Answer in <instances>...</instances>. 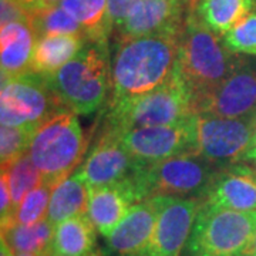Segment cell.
Here are the masks:
<instances>
[{"label":"cell","instance_id":"20","mask_svg":"<svg viewBox=\"0 0 256 256\" xmlns=\"http://www.w3.org/2000/svg\"><path fill=\"white\" fill-rule=\"evenodd\" d=\"M255 8L256 0H196L190 6L196 18L220 37L254 13Z\"/></svg>","mask_w":256,"mask_h":256},{"label":"cell","instance_id":"26","mask_svg":"<svg viewBox=\"0 0 256 256\" xmlns=\"http://www.w3.org/2000/svg\"><path fill=\"white\" fill-rule=\"evenodd\" d=\"M28 23L34 30L37 38L57 34H78L84 37L82 26L60 4L38 10L32 14Z\"/></svg>","mask_w":256,"mask_h":256},{"label":"cell","instance_id":"23","mask_svg":"<svg viewBox=\"0 0 256 256\" xmlns=\"http://www.w3.org/2000/svg\"><path fill=\"white\" fill-rule=\"evenodd\" d=\"M97 228L90 216L77 215L56 225L53 255L52 256H86L94 252Z\"/></svg>","mask_w":256,"mask_h":256},{"label":"cell","instance_id":"2","mask_svg":"<svg viewBox=\"0 0 256 256\" xmlns=\"http://www.w3.org/2000/svg\"><path fill=\"white\" fill-rule=\"evenodd\" d=\"M240 58L242 56L232 53L224 38L188 9L180 37L176 70L194 94L195 102L220 86L235 70Z\"/></svg>","mask_w":256,"mask_h":256},{"label":"cell","instance_id":"5","mask_svg":"<svg viewBox=\"0 0 256 256\" xmlns=\"http://www.w3.org/2000/svg\"><path fill=\"white\" fill-rule=\"evenodd\" d=\"M87 151V138L77 114L62 108L33 131L28 156L40 171L43 184L56 188L78 170Z\"/></svg>","mask_w":256,"mask_h":256},{"label":"cell","instance_id":"32","mask_svg":"<svg viewBox=\"0 0 256 256\" xmlns=\"http://www.w3.org/2000/svg\"><path fill=\"white\" fill-rule=\"evenodd\" d=\"M0 222H2V228L9 225L12 215L14 212V205L12 200V194H10L9 181L4 172H2V180H0Z\"/></svg>","mask_w":256,"mask_h":256},{"label":"cell","instance_id":"8","mask_svg":"<svg viewBox=\"0 0 256 256\" xmlns=\"http://www.w3.org/2000/svg\"><path fill=\"white\" fill-rule=\"evenodd\" d=\"M66 108L44 76L28 73L2 78V126L36 130L47 118Z\"/></svg>","mask_w":256,"mask_h":256},{"label":"cell","instance_id":"15","mask_svg":"<svg viewBox=\"0 0 256 256\" xmlns=\"http://www.w3.org/2000/svg\"><path fill=\"white\" fill-rule=\"evenodd\" d=\"M201 201L225 210L256 212V168L240 162L220 166Z\"/></svg>","mask_w":256,"mask_h":256},{"label":"cell","instance_id":"31","mask_svg":"<svg viewBox=\"0 0 256 256\" xmlns=\"http://www.w3.org/2000/svg\"><path fill=\"white\" fill-rule=\"evenodd\" d=\"M140 0H107L108 6V14H110L111 23L114 28V33L121 28V24L126 22L131 10L136 8ZM112 33V34H114Z\"/></svg>","mask_w":256,"mask_h":256},{"label":"cell","instance_id":"14","mask_svg":"<svg viewBox=\"0 0 256 256\" xmlns=\"http://www.w3.org/2000/svg\"><path fill=\"white\" fill-rule=\"evenodd\" d=\"M188 9L185 0H140L112 34L114 40L117 43L168 30H181Z\"/></svg>","mask_w":256,"mask_h":256},{"label":"cell","instance_id":"18","mask_svg":"<svg viewBox=\"0 0 256 256\" xmlns=\"http://www.w3.org/2000/svg\"><path fill=\"white\" fill-rule=\"evenodd\" d=\"M37 36L30 23L13 22L0 32V72L2 78L18 77L32 72V60Z\"/></svg>","mask_w":256,"mask_h":256},{"label":"cell","instance_id":"30","mask_svg":"<svg viewBox=\"0 0 256 256\" xmlns=\"http://www.w3.org/2000/svg\"><path fill=\"white\" fill-rule=\"evenodd\" d=\"M0 20L2 26L13 22H28V12L22 0H0Z\"/></svg>","mask_w":256,"mask_h":256},{"label":"cell","instance_id":"6","mask_svg":"<svg viewBox=\"0 0 256 256\" xmlns=\"http://www.w3.org/2000/svg\"><path fill=\"white\" fill-rule=\"evenodd\" d=\"M220 166L190 151L156 162H140L131 180L140 202L156 196L204 198Z\"/></svg>","mask_w":256,"mask_h":256},{"label":"cell","instance_id":"7","mask_svg":"<svg viewBox=\"0 0 256 256\" xmlns=\"http://www.w3.org/2000/svg\"><path fill=\"white\" fill-rule=\"evenodd\" d=\"M256 228V212L218 208L202 202L186 250L190 256H245Z\"/></svg>","mask_w":256,"mask_h":256},{"label":"cell","instance_id":"10","mask_svg":"<svg viewBox=\"0 0 256 256\" xmlns=\"http://www.w3.org/2000/svg\"><path fill=\"white\" fill-rule=\"evenodd\" d=\"M120 138L128 152L146 164L196 151V116L170 126L136 128Z\"/></svg>","mask_w":256,"mask_h":256},{"label":"cell","instance_id":"35","mask_svg":"<svg viewBox=\"0 0 256 256\" xmlns=\"http://www.w3.org/2000/svg\"><path fill=\"white\" fill-rule=\"evenodd\" d=\"M245 256H256V228L255 234H254V239H252V244H250V246L248 249V252L245 254Z\"/></svg>","mask_w":256,"mask_h":256},{"label":"cell","instance_id":"19","mask_svg":"<svg viewBox=\"0 0 256 256\" xmlns=\"http://www.w3.org/2000/svg\"><path fill=\"white\" fill-rule=\"evenodd\" d=\"M87 40L78 34H57L37 38L32 73L52 76L82 52Z\"/></svg>","mask_w":256,"mask_h":256},{"label":"cell","instance_id":"12","mask_svg":"<svg viewBox=\"0 0 256 256\" xmlns=\"http://www.w3.org/2000/svg\"><path fill=\"white\" fill-rule=\"evenodd\" d=\"M158 220L142 256H180L191 238L201 198L156 196Z\"/></svg>","mask_w":256,"mask_h":256},{"label":"cell","instance_id":"37","mask_svg":"<svg viewBox=\"0 0 256 256\" xmlns=\"http://www.w3.org/2000/svg\"><path fill=\"white\" fill-rule=\"evenodd\" d=\"M246 161H250V162H254V164H255V168H256V151H255V152H250V154L246 156L245 162H246Z\"/></svg>","mask_w":256,"mask_h":256},{"label":"cell","instance_id":"4","mask_svg":"<svg viewBox=\"0 0 256 256\" xmlns=\"http://www.w3.org/2000/svg\"><path fill=\"white\" fill-rule=\"evenodd\" d=\"M102 130L124 134L136 128L170 126L196 116L194 94L178 70L156 90L107 108Z\"/></svg>","mask_w":256,"mask_h":256},{"label":"cell","instance_id":"24","mask_svg":"<svg viewBox=\"0 0 256 256\" xmlns=\"http://www.w3.org/2000/svg\"><path fill=\"white\" fill-rule=\"evenodd\" d=\"M56 225L50 220H43L33 225H10L2 229V240L18 254L34 255H53Z\"/></svg>","mask_w":256,"mask_h":256},{"label":"cell","instance_id":"40","mask_svg":"<svg viewBox=\"0 0 256 256\" xmlns=\"http://www.w3.org/2000/svg\"><path fill=\"white\" fill-rule=\"evenodd\" d=\"M185 2L188 3V6H191V4H194V3H195L196 0H185Z\"/></svg>","mask_w":256,"mask_h":256},{"label":"cell","instance_id":"38","mask_svg":"<svg viewBox=\"0 0 256 256\" xmlns=\"http://www.w3.org/2000/svg\"><path fill=\"white\" fill-rule=\"evenodd\" d=\"M86 256H102V254H101L100 250H94V252H92V254H88V255Z\"/></svg>","mask_w":256,"mask_h":256},{"label":"cell","instance_id":"9","mask_svg":"<svg viewBox=\"0 0 256 256\" xmlns=\"http://www.w3.org/2000/svg\"><path fill=\"white\" fill-rule=\"evenodd\" d=\"M254 136V117L196 116V152L216 166L245 162Z\"/></svg>","mask_w":256,"mask_h":256},{"label":"cell","instance_id":"39","mask_svg":"<svg viewBox=\"0 0 256 256\" xmlns=\"http://www.w3.org/2000/svg\"><path fill=\"white\" fill-rule=\"evenodd\" d=\"M16 256H42V255H34V254H18Z\"/></svg>","mask_w":256,"mask_h":256},{"label":"cell","instance_id":"21","mask_svg":"<svg viewBox=\"0 0 256 256\" xmlns=\"http://www.w3.org/2000/svg\"><path fill=\"white\" fill-rule=\"evenodd\" d=\"M60 6L82 26L87 42L110 43L114 28L107 0H62Z\"/></svg>","mask_w":256,"mask_h":256},{"label":"cell","instance_id":"13","mask_svg":"<svg viewBox=\"0 0 256 256\" xmlns=\"http://www.w3.org/2000/svg\"><path fill=\"white\" fill-rule=\"evenodd\" d=\"M140 165L124 148L118 134L102 130L86 161L76 171L88 188L110 185L127 180Z\"/></svg>","mask_w":256,"mask_h":256},{"label":"cell","instance_id":"22","mask_svg":"<svg viewBox=\"0 0 256 256\" xmlns=\"http://www.w3.org/2000/svg\"><path fill=\"white\" fill-rule=\"evenodd\" d=\"M90 188L82 181L80 175L74 172L63 182L56 186L48 204L47 220L53 225L70 220L77 215H86L88 212Z\"/></svg>","mask_w":256,"mask_h":256},{"label":"cell","instance_id":"29","mask_svg":"<svg viewBox=\"0 0 256 256\" xmlns=\"http://www.w3.org/2000/svg\"><path fill=\"white\" fill-rule=\"evenodd\" d=\"M34 130L24 127H8L2 126L0 128V158L2 166H6L18 156L28 151L30 138Z\"/></svg>","mask_w":256,"mask_h":256},{"label":"cell","instance_id":"27","mask_svg":"<svg viewBox=\"0 0 256 256\" xmlns=\"http://www.w3.org/2000/svg\"><path fill=\"white\" fill-rule=\"evenodd\" d=\"M54 188L50 185L42 184L33 191H30L22 200L18 206L14 208V212L12 215L9 225H33L40 220H46L47 210H48V204H50V196ZM8 226L2 229H6Z\"/></svg>","mask_w":256,"mask_h":256},{"label":"cell","instance_id":"33","mask_svg":"<svg viewBox=\"0 0 256 256\" xmlns=\"http://www.w3.org/2000/svg\"><path fill=\"white\" fill-rule=\"evenodd\" d=\"M24 8L28 12V18H32V14H34L36 12L46 8H52L56 4H60L62 0H22Z\"/></svg>","mask_w":256,"mask_h":256},{"label":"cell","instance_id":"17","mask_svg":"<svg viewBox=\"0 0 256 256\" xmlns=\"http://www.w3.org/2000/svg\"><path fill=\"white\" fill-rule=\"evenodd\" d=\"M140 202L131 176L120 182L90 188L87 215L104 238L116 229L132 205Z\"/></svg>","mask_w":256,"mask_h":256},{"label":"cell","instance_id":"25","mask_svg":"<svg viewBox=\"0 0 256 256\" xmlns=\"http://www.w3.org/2000/svg\"><path fill=\"white\" fill-rule=\"evenodd\" d=\"M2 172H4L9 181L10 194L14 208L22 202V200L28 195V192L33 191L38 185L43 184V178L40 171L37 170L34 162L28 152H24L18 160L10 162L6 166H2Z\"/></svg>","mask_w":256,"mask_h":256},{"label":"cell","instance_id":"3","mask_svg":"<svg viewBox=\"0 0 256 256\" xmlns=\"http://www.w3.org/2000/svg\"><path fill=\"white\" fill-rule=\"evenodd\" d=\"M111 62L110 43L87 42L73 60L46 78L66 108L90 116L108 104Z\"/></svg>","mask_w":256,"mask_h":256},{"label":"cell","instance_id":"36","mask_svg":"<svg viewBox=\"0 0 256 256\" xmlns=\"http://www.w3.org/2000/svg\"><path fill=\"white\" fill-rule=\"evenodd\" d=\"M255 151H256V114L254 116V136H252V146H250V151H249V154H250V152H255ZM249 154H248V156H249Z\"/></svg>","mask_w":256,"mask_h":256},{"label":"cell","instance_id":"1","mask_svg":"<svg viewBox=\"0 0 256 256\" xmlns=\"http://www.w3.org/2000/svg\"><path fill=\"white\" fill-rule=\"evenodd\" d=\"M181 30L116 43L111 62V96L106 108L156 90L174 74Z\"/></svg>","mask_w":256,"mask_h":256},{"label":"cell","instance_id":"11","mask_svg":"<svg viewBox=\"0 0 256 256\" xmlns=\"http://www.w3.org/2000/svg\"><path fill=\"white\" fill-rule=\"evenodd\" d=\"M196 116L250 118L256 114V63L240 58L235 70L195 102Z\"/></svg>","mask_w":256,"mask_h":256},{"label":"cell","instance_id":"34","mask_svg":"<svg viewBox=\"0 0 256 256\" xmlns=\"http://www.w3.org/2000/svg\"><path fill=\"white\" fill-rule=\"evenodd\" d=\"M0 256H16V254L13 252V249H12L4 240H2V245H0Z\"/></svg>","mask_w":256,"mask_h":256},{"label":"cell","instance_id":"16","mask_svg":"<svg viewBox=\"0 0 256 256\" xmlns=\"http://www.w3.org/2000/svg\"><path fill=\"white\" fill-rule=\"evenodd\" d=\"M156 220V196L132 205L127 215L106 238L108 252L114 256H142L152 238Z\"/></svg>","mask_w":256,"mask_h":256},{"label":"cell","instance_id":"28","mask_svg":"<svg viewBox=\"0 0 256 256\" xmlns=\"http://www.w3.org/2000/svg\"><path fill=\"white\" fill-rule=\"evenodd\" d=\"M224 38L225 46L239 56H256V12L239 22Z\"/></svg>","mask_w":256,"mask_h":256}]
</instances>
